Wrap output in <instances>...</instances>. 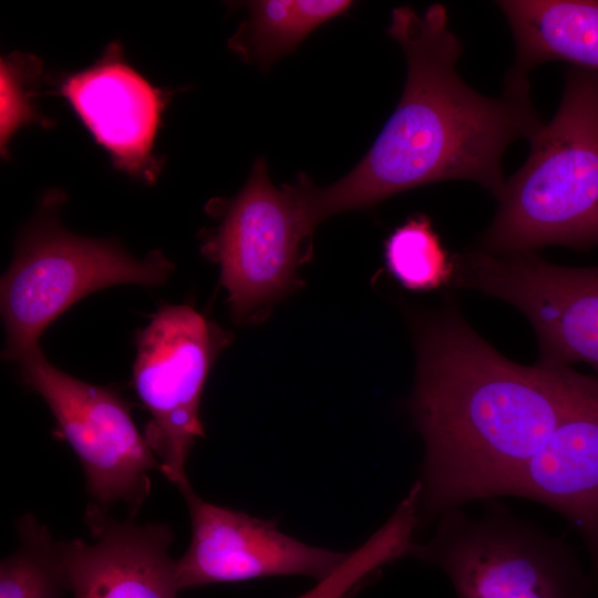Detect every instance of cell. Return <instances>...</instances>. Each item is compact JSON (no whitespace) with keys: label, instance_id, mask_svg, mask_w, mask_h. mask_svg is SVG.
I'll use <instances>...</instances> for the list:
<instances>
[{"label":"cell","instance_id":"obj_1","mask_svg":"<svg viewBox=\"0 0 598 598\" xmlns=\"http://www.w3.org/2000/svg\"><path fill=\"white\" fill-rule=\"evenodd\" d=\"M598 386L571 367L514 362L457 308L420 326L409 408L422 437L420 514L509 496L560 421Z\"/></svg>","mask_w":598,"mask_h":598},{"label":"cell","instance_id":"obj_2","mask_svg":"<svg viewBox=\"0 0 598 598\" xmlns=\"http://www.w3.org/2000/svg\"><path fill=\"white\" fill-rule=\"evenodd\" d=\"M388 33L405 55L403 94L350 173L326 187L305 174L292 184L311 230L331 215L436 182L471 181L497 199L506 182V148L529 141L544 124L530 97L529 74L511 68L496 97L463 81L456 69L463 47L443 4L423 14L408 6L393 9Z\"/></svg>","mask_w":598,"mask_h":598},{"label":"cell","instance_id":"obj_3","mask_svg":"<svg viewBox=\"0 0 598 598\" xmlns=\"http://www.w3.org/2000/svg\"><path fill=\"white\" fill-rule=\"evenodd\" d=\"M506 179L478 249L494 255L598 245V71L568 70L559 106Z\"/></svg>","mask_w":598,"mask_h":598},{"label":"cell","instance_id":"obj_4","mask_svg":"<svg viewBox=\"0 0 598 598\" xmlns=\"http://www.w3.org/2000/svg\"><path fill=\"white\" fill-rule=\"evenodd\" d=\"M61 203L59 194L44 198L1 278L6 361L18 362L39 344L44 329L83 297L118 283L159 286L174 270L158 250L137 259L113 239L69 233L59 223Z\"/></svg>","mask_w":598,"mask_h":598},{"label":"cell","instance_id":"obj_5","mask_svg":"<svg viewBox=\"0 0 598 598\" xmlns=\"http://www.w3.org/2000/svg\"><path fill=\"white\" fill-rule=\"evenodd\" d=\"M415 557L439 566L457 598H596L573 546L498 503L444 513Z\"/></svg>","mask_w":598,"mask_h":598},{"label":"cell","instance_id":"obj_6","mask_svg":"<svg viewBox=\"0 0 598 598\" xmlns=\"http://www.w3.org/2000/svg\"><path fill=\"white\" fill-rule=\"evenodd\" d=\"M22 382L51 410L55 433L78 456L93 504L118 502L136 515L151 492L150 473L161 463L140 433L126 403L110 388L79 380L50 363L40 344L19 360Z\"/></svg>","mask_w":598,"mask_h":598},{"label":"cell","instance_id":"obj_7","mask_svg":"<svg viewBox=\"0 0 598 598\" xmlns=\"http://www.w3.org/2000/svg\"><path fill=\"white\" fill-rule=\"evenodd\" d=\"M229 332L190 306L166 305L136 334L133 385L151 414L145 439L161 473L177 487L188 483L185 464L204 426L203 389Z\"/></svg>","mask_w":598,"mask_h":598},{"label":"cell","instance_id":"obj_8","mask_svg":"<svg viewBox=\"0 0 598 598\" xmlns=\"http://www.w3.org/2000/svg\"><path fill=\"white\" fill-rule=\"evenodd\" d=\"M451 283L508 302L530 322L537 364L587 363L598 371V266L551 264L537 255H494L478 248L453 255Z\"/></svg>","mask_w":598,"mask_h":598},{"label":"cell","instance_id":"obj_9","mask_svg":"<svg viewBox=\"0 0 598 598\" xmlns=\"http://www.w3.org/2000/svg\"><path fill=\"white\" fill-rule=\"evenodd\" d=\"M311 233L291 185L277 188L265 158L257 159L202 247L220 267V282L238 322L252 319L297 285L300 247Z\"/></svg>","mask_w":598,"mask_h":598},{"label":"cell","instance_id":"obj_10","mask_svg":"<svg viewBox=\"0 0 598 598\" xmlns=\"http://www.w3.org/2000/svg\"><path fill=\"white\" fill-rule=\"evenodd\" d=\"M189 512L190 543L176 560L181 590L274 576L321 581L348 553L310 546L265 520L200 498L188 483L178 486Z\"/></svg>","mask_w":598,"mask_h":598},{"label":"cell","instance_id":"obj_11","mask_svg":"<svg viewBox=\"0 0 598 598\" xmlns=\"http://www.w3.org/2000/svg\"><path fill=\"white\" fill-rule=\"evenodd\" d=\"M59 92L114 166L145 183L156 181L162 162L154 144L166 94L126 62L118 43H110L93 65L63 76Z\"/></svg>","mask_w":598,"mask_h":598},{"label":"cell","instance_id":"obj_12","mask_svg":"<svg viewBox=\"0 0 598 598\" xmlns=\"http://www.w3.org/2000/svg\"><path fill=\"white\" fill-rule=\"evenodd\" d=\"M84 523L93 543L60 542L73 598H178L174 535L167 524L117 520L90 503Z\"/></svg>","mask_w":598,"mask_h":598},{"label":"cell","instance_id":"obj_13","mask_svg":"<svg viewBox=\"0 0 598 598\" xmlns=\"http://www.w3.org/2000/svg\"><path fill=\"white\" fill-rule=\"evenodd\" d=\"M509 496L543 504L573 525L598 598V386L544 441Z\"/></svg>","mask_w":598,"mask_h":598},{"label":"cell","instance_id":"obj_14","mask_svg":"<svg viewBox=\"0 0 598 598\" xmlns=\"http://www.w3.org/2000/svg\"><path fill=\"white\" fill-rule=\"evenodd\" d=\"M349 0H259L247 2L249 17L229 39L245 61L269 69L315 29L343 14Z\"/></svg>","mask_w":598,"mask_h":598},{"label":"cell","instance_id":"obj_15","mask_svg":"<svg viewBox=\"0 0 598 598\" xmlns=\"http://www.w3.org/2000/svg\"><path fill=\"white\" fill-rule=\"evenodd\" d=\"M419 488L412 486L389 519L327 578L297 598H351L386 564L415 556L414 534L420 523Z\"/></svg>","mask_w":598,"mask_h":598},{"label":"cell","instance_id":"obj_16","mask_svg":"<svg viewBox=\"0 0 598 598\" xmlns=\"http://www.w3.org/2000/svg\"><path fill=\"white\" fill-rule=\"evenodd\" d=\"M19 547L0 564V598H62L69 591L60 542L32 515L16 524Z\"/></svg>","mask_w":598,"mask_h":598},{"label":"cell","instance_id":"obj_17","mask_svg":"<svg viewBox=\"0 0 598 598\" xmlns=\"http://www.w3.org/2000/svg\"><path fill=\"white\" fill-rule=\"evenodd\" d=\"M384 256L388 270L406 289L425 291L451 283L453 257L424 215L410 218L390 235Z\"/></svg>","mask_w":598,"mask_h":598},{"label":"cell","instance_id":"obj_18","mask_svg":"<svg viewBox=\"0 0 598 598\" xmlns=\"http://www.w3.org/2000/svg\"><path fill=\"white\" fill-rule=\"evenodd\" d=\"M41 73L39 59L14 53L1 60V148L23 124L45 121L30 102V84Z\"/></svg>","mask_w":598,"mask_h":598},{"label":"cell","instance_id":"obj_19","mask_svg":"<svg viewBox=\"0 0 598 598\" xmlns=\"http://www.w3.org/2000/svg\"><path fill=\"white\" fill-rule=\"evenodd\" d=\"M561 49L566 62L598 71V0H585L570 13L563 28Z\"/></svg>","mask_w":598,"mask_h":598}]
</instances>
